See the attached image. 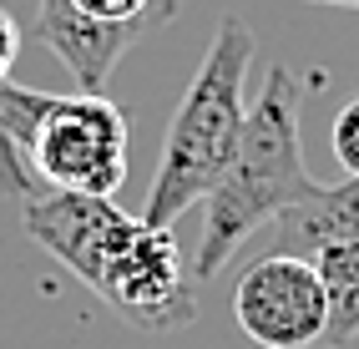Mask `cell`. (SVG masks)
<instances>
[{"instance_id": "obj_8", "label": "cell", "mask_w": 359, "mask_h": 349, "mask_svg": "<svg viewBox=\"0 0 359 349\" xmlns=\"http://www.w3.org/2000/svg\"><path fill=\"white\" fill-rule=\"evenodd\" d=\"M273 233V253H299V259H314L329 243H359V177L344 182H314L294 207L269 223Z\"/></svg>"}, {"instance_id": "obj_2", "label": "cell", "mask_w": 359, "mask_h": 349, "mask_svg": "<svg viewBox=\"0 0 359 349\" xmlns=\"http://www.w3.org/2000/svg\"><path fill=\"white\" fill-rule=\"evenodd\" d=\"M309 188H314V177H309L299 147V81L283 66H269L228 167L203 198V238L193 253V278H212L218 268H228L233 253L269 228L283 207H294Z\"/></svg>"}, {"instance_id": "obj_10", "label": "cell", "mask_w": 359, "mask_h": 349, "mask_svg": "<svg viewBox=\"0 0 359 349\" xmlns=\"http://www.w3.org/2000/svg\"><path fill=\"white\" fill-rule=\"evenodd\" d=\"M329 147L339 157L344 177H359V97H349L334 116V132H329Z\"/></svg>"}, {"instance_id": "obj_6", "label": "cell", "mask_w": 359, "mask_h": 349, "mask_svg": "<svg viewBox=\"0 0 359 349\" xmlns=\"http://www.w3.org/2000/svg\"><path fill=\"white\" fill-rule=\"evenodd\" d=\"M26 233L56 264H66L86 289H97L107 264L142 233V218L122 213L111 198L51 188L41 198H26Z\"/></svg>"}, {"instance_id": "obj_12", "label": "cell", "mask_w": 359, "mask_h": 349, "mask_svg": "<svg viewBox=\"0 0 359 349\" xmlns=\"http://www.w3.org/2000/svg\"><path fill=\"white\" fill-rule=\"evenodd\" d=\"M15 26H11V15L0 11V81H6V71H11V61H15Z\"/></svg>"}, {"instance_id": "obj_5", "label": "cell", "mask_w": 359, "mask_h": 349, "mask_svg": "<svg viewBox=\"0 0 359 349\" xmlns=\"http://www.w3.org/2000/svg\"><path fill=\"white\" fill-rule=\"evenodd\" d=\"M91 294H102L132 329H147V334H172L198 319V289H193V273L182 268V248L172 228L142 223V233L107 264L102 284Z\"/></svg>"}, {"instance_id": "obj_9", "label": "cell", "mask_w": 359, "mask_h": 349, "mask_svg": "<svg viewBox=\"0 0 359 349\" xmlns=\"http://www.w3.org/2000/svg\"><path fill=\"white\" fill-rule=\"evenodd\" d=\"M309 264L319 273L324 309H329L324 349H344L359 339V243H329Z\"/></svg>"}, {"instance_id": "obj_4", "label": "cell", "mask_w": 359, "mask_h": 349, "mask_svg": "<svg viewBox=\"0 0 359 349\" xmlns=\"http://www.w3.org/2000/svg\"><path fill=\"white\" fill-rule=\"evenodd\" d=\"M233 319L258 349H319L329 309L319 273L299 253H263L233 284Z\"/></svg>"}, {"instance_id": "obj_11", "label": "cell", "mask_w": 359, "mask_h": 349, "mask_svg": "<svg viewBox=\"0 0 359 349\" xmlns=\"http://www.w3.org/2000/svg\"><path fill=\"white\" fill-rule=\"evenodd\" d=\"M71 6L91 20H137V15L157 11V0H71Z\"/></svg>"}, {"instance_id": "obj_3", "label": "cell", "mask_w": 359, "mask_h": 349, "mask_svg": "<svg viewBox=\"0 0 359 349\" xmlns=\"http://www.w3.org/2000/svg\"><path fill=\"white\" fill-rule=\"evenodd\" d=\"M253 56H258V41L243 26V15H223L203 66L193 71L172 122H167L147 207H142L147 228H172L223 177L228 157L238 147V132H243V116H248L243 81H248Z\"/></svg>"}, {"instance_id": "obj_1", "label": "cell", "mask_w": 359, "mask_h": 349, "mask_svg": "<svg viewBox=\"0 0 359 349\" xmlns=\"http://www.w3.org/2000/svg\"><path fill=\"white\" fill-rule=\"evenodd\" d=\"M132 127L107 97H56L20 81H0V182L20 198L91 193L111 198L127 182Z\"/></svg>"}, {"instance_id": "obj_7", "label": "cell", "mask_w": 359, "mask_h": 349, "mask_svg": "<svg viewBox=\"0 0 359 349\" xmlns=\"http://www.w3.org/2000/svg\"><path fill=\"white\" fill-rule=\"evenodd\" d=\"M172 15H177V0H157V11L137 15V20H91V15H81L71 6V0H41L36 6V41L71 71L76 91L102 97V86L111 81L116 61L152 26H162V20H172Z\"/></svg>"}]
</instances>
